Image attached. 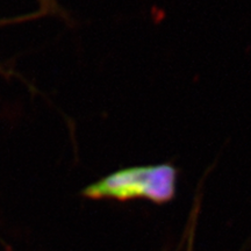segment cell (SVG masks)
I'll return each mask as SVG.
<instances>
[{"label": "cell", "instance_id": "obj_1", "mask_svg": "<svg viewBox=\"0 0 251 251\" xmlns=\"http://www.w3.org/2000/svg\"><path fill=\"white\" fill-rule=\"evenodd\" d=\"M178 175V169L170 163L128 166L90 184L81 194L91 200L125 202L140 199L163 205L175 198Z\"/></svg>", "mask_w": 251, "mask_h": 251}]
</instances>
